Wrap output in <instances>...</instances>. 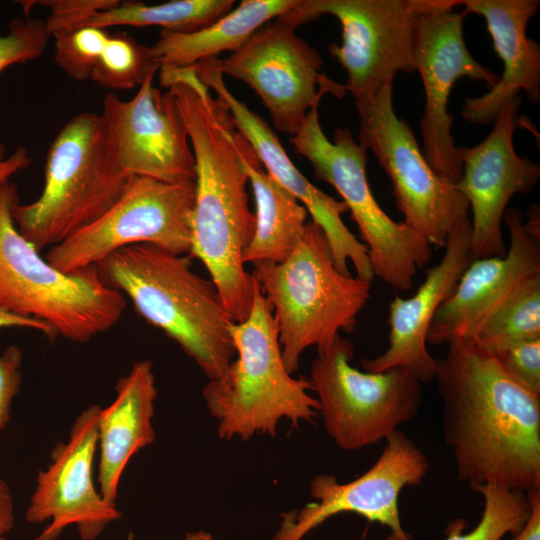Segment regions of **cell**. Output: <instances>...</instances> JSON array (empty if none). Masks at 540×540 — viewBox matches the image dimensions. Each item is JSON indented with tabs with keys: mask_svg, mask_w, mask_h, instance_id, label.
Instances as JSON below:
<instances>
[{
	"mask_svg": "<svg viewBox=\"0 0 540 540\" xmlns=\"http://www.w3.org/2000/svg\"><path fill=\"white\" fill-rule=\"evenodd\" d=\"M447 346L434 380L458 479L472 490L487 484L540 490V393L473 339Z\"/></svg>",
	"mask_w": 540,
	"mask_h": 540,
	"instance_id": "6da1fadb",
	"label": "cell"
},
{
	"mask_svg": "<svg viewBox=\"0 0 540 540\" xmlns=\"http://www.w3.org/2000/svg\"><path fill=\"white\" fill-rule=\"evenodd\" d=\"M184 119L195 158V202L190 258L208 270L236 323L248 317L254 278L242 256L255 227L246 192L245 154L250 147L227 104L213 98L192 67L181 68L168 87Z\"/></svg>",
	"mask_w": 540,
	"mask_h": 540,
	"instance_id": "7a4b0ae2",
	"label": "cell"
},
{
	"mask_svg": "<svg viewBox=\"0 0 540 540\" xmlns=\"http://www.w3.org/2000/svg\"><path fill=\"white\" fill-rule=\"evenodd\" d=\"M101 280L126 295L149 324L174 340L203 374L224 375L235 355L236 323L212 280L192 269L189 255L151 244L119 249L96 265Z\"/></svg>",
	"mask_w": 540,
	"mask_h": 540,
	"instance_id": "3957f363",
	"label": "cell"
},
{
	"mask_svg": "<svg viewBox=\"0 0 540 540\" xmlns=\"http://www.w3.org/2000/svg\"><path fill=\"white\" fill-rule=\"evenodd\" d=\"M253 276V275H252ZM254 278L251 311L230 328L237 359L209 380L203 398L223 440L275 437L278 425L314 423L320 414L309 380L294 378L284 364L273 310Z\"/></svg>",
	"mask_w": 540,
	"mask_h": 540,
	"instance_id": "277c9868",
	"label": "cell"
},
{
	"mask_svg": "<svg viewBox=\"0 0 540 540\" xmlns=\"http://www.w3.org/2000/svg\"><path fill=\"white\" fill-rule=\"evenodd\" d=\"M252 265V275L272 307L290 374L298 370L307 348H325L340 332H352L370 298L371 281L337 269L324 232L312 220L286 260Z\"/></svg>",
	"mask_w": 540,
	"mask_h": 540,
	"instance_id": "5b68a950",
	"label": "cell"
},
{
	"mask_svg": "<svg viewBox=\"0 0 540 540\" xmlns=\"http://www.w3.org/2000/svg\"><path fill=\"white\" fill-rule=\"evenodd\" d=\"M16 184L0 185V308L40 320L56 335L86 343L122 317L124 294L107 286L96 266L63 273L42 258L17 230L12 216Z\"/></svg>",
	"mask_w": 540,
	"mask_h": 540,
	"instance_id": "8992f818",
	"label": "cell"
},
{
	"mask_svg": "<svg viewBox=\"0 0 540 540\" xmlns=\"http://www.w3.org/2000/svg\"><path fill=\"white\" fill-rule=\"evenodd\" d=\"M129 179L110 152L101 115L78 113L49 146L39 197L13 207L15 226L38 251L55 246L101 217Z\"/></svg>",
	"mask_w": 540,
	"mask_h": 540,
	"instance_id": "52a82bcc",
	"label": "cell"
},
{
	"mask_svg": "<svg viewBox=\"0 0 540 540\" xmlns=\"http://www.w3.org/2000/svg\"><path fill=\"white\" fill-rule=\"evenodd\" d=\"M318 107L319 103L311 107L290 142L309 161L315 177L329 183L342 197L367 248L374 277L406 291L417 271L430 260L432 246L380 207L366 176L367 150L346 128H337L329 140L320 125Z\"/></svg>",
	"mask_w": 540,
	"mask_h": 540,
	"instance_id": "ba28073f",
	"label": "cell"
},
{
	"mask_svg": "<svg viewBox=\"0 0 540 540\" xmlns=\"http://www.w3.org/2000/svg\"><path fill=\"white\" fill-rule=\"evenodd\" d=\"M353 356V344L340 335L317 350L310 369L326 432L344 451L386 440L422 404V383L408 370L361 371L352 366Z\"/></svg>",
	"mask_w": 540,
	"mask_h": 540,
	"instance_id": "9c48e42d",
	"label": "cell"
},
{
	"mask_svg": "<svg viewBox=\"0 0 540 540\" xmlns=\"http://www.w3.org/2000/svg\"><path fill=\"white\" fill-rule=\"evenodd\" d=\"M447 0H299L282 14L298 27L321 15L341 25V43L330 55L347 73L344 85L355 102L393 83L398 72H414L413 46L419 16Z\"/></svg>",
	"mask_w": 540,
	"mask_h": 540,
	"instance_id": "30bf717a",
	"label": "cell"
},
{
	"mask_svg": "<svg viewBox=\"0 0 540 540\" xmlns=\"http://www.w3.org/2000/svg\"><path fill=\"white\" fill-rule=\"evenodd\" d=\"M359 144L372 151L393 186L404 221L436 248L469 218V204L455 183L437 174L425 159L407 122L393 106V83L355 102Z\"/></svg>",
	"mask_w": 540,
	"mask_h": 540,
	"instance_id": "8fae6325",
	"label": "cell"
},
{
	"mask_svg": "<svg viewBox=\"0 0 540 540\" xmlns=\"http://www.w3.org/2000/svg\"><path fill=\"white\" fill-rule=\"evenodd\" d=\"M194 202L195 181L130 177L121 196L101 217L50 247L45 259L59 271L72 273L96 266L134 244L189 255Z\"/></svg>",
	"mask_w": 540,
	"mask_h": 540,
	"instance_id": "7c38bea8",
	"label": "cell"
},
{
	"mask_svg": "<svg viewBox=\"0 0 540 540\" xmlns=\"http://www.w3.org/2000/svg\"><path fill=\"white\" fill-rule=\"evenodd\" d=\"M296 26L281 15L255 31L216 65L223 75L251 87L268 111L274 128L291 136L321 97L345 93V87L320 73L319 52L295 33Z\"/></svg>",
	"mask_w": 540,
	"mask_h": 540,
	"instance_id": "4fadbf2b",
	"label": "cell"
},
{
	"mask_svg": "<svg viewBox=\"0 0 540 540\" xmlns=\"http://www.w3.org/2000/svg\"><path fill=\"white\" fill-rule=\"evenodd\" d=\"M385 441L376 462L356 479L340 483L332 474L315 476L309 486L314 502L281 514L280 527L272 540H302L328 518L347 512L387 527L389 534L385 540H413L401 523L399 496L404 488L422 483L429 462L415 442L399 429Z\"/></svg>",
	"mask_w": 540,
	"mask_h": 540,
	"instance_id": "5bb4252c",
	"label": "cell"
},
{
	"mask_svg": "<svg viewBox=\"0 0 540 540\" xmlns=\"http://www.w3.org/2000/svg\"><path fill=\"white\" fill-rule=\"evenodd\" d=\"M460 0H447L438 8L421 14L417 20L413 62L425 93L420 121L422 153L440 176L456 183L462 165L451 134L453 115L448 112L451 89L460 78L482 81L492 88L499 75L477 62L470 54L463 35L464 11H454Z\"/></svg>",
	"mask_w": 540,
	"mask_h": 540,
	"instance_id": "9a60e30c",
	"label": "cell"
},
{
	"mask_svg": "<svg viewBox=\"0 0 540 540\" xmlns=\"http://www.w3.org/2000/svg\"><path fill=\"white\" fill-rule=\"evenodd\" d=\"M153 71L135 96L107 93L100 113L110 152L128 176L195 181V158L176 100L153 86Z\"/></svg>",
	"mask_w": 540,
	"mask_h": 540,
	"instance_id": "2e32d148",
	"label": "cell"
},
{
	"mask_svg": "<svg viewBox=\"0 0 540 540\" xmlns=\"http://www.w3.org/2000/svg\"><path fill=\"white\" fill-rule=\"evenodd\" d=\"M539 220L529 215L524 222L518 209L505 211L503 221L509 232L505 256L472 260L434 316L427 343L474 339L508 302L540 282Z\"/></svg>",
	"mask_w": 540,
	"mask_h": 540,
	"instance_id": "e0dca14e",
	"label": "cell"
},
{
	"mask_svg": "<svg viewBox=\"0 0 540 540\" xmlns=\"http://www.w3.org/2000/svg\"><path fill=\"white\" fill-rule=\"evenodd\" d=\"M522 98L507 101L489 135L472 147H458L462 174L455 183L472 211L470 251L473 260L503 257L502 233L506 206L517 193H528L540 177V165L514 148Z\"/></svg>",
	"mask_w": 540,
	"mask_h": 540,
	"instance_id": "ac0fdd59",
	"label": "cell"
},
{
	"mask_svg": "<svg viewBox=\"0 0 540 540\" xmlns=\"http://www.w3.org/2000/svg\"><path fill=\"white\" fill-rule=\"evenodd\" d=\"M100 411L99 405L83 410L72 425L68 441L56 444L47 469L38 472L25 519L49 524L34 540H56L72 525L82 540H95L121 518L117 506L108 503L93 482Z\"/></svg>",
	"mask_w": 540,
	"mask_h": 540,
	"instance_id": "d6986e66",
	"label": "cell"
},
{
	"mask_svg": "<svg viewBox=\"0 0 540 540\" xmlns=\"http://www.w3.org/2000/svg\"><path fill=\"white\" fill-rule=\"evenodd\" d=\"M192 67L198 79L227 104L235 126L247 139L265 171L307 209L311 220L322 229L337 269L351 274L350 261L358 278L372 281L374 274L367 248L342 220V214L348 212L345 203L321 191L298 170L269 124L228 89L215 58Z\"/></svg>",
	"mask_w": 540,
	"mask_h": 540,
	"instance_id": "ffe728a7",
	"label": "cell"
},
{
	"mask_svg": "<svg viewBox=\"0 0 540 540\" xmlns=\"http://www.w3.org/2000/svg\"><path fill=\"white\" fill-rule=\"evenodd\" d=\"M471 222L466 218L450 233L445 252L414 295L395 296L389 304L388 347L379 356L363 358L367 372L392 368L408 370L421 383L434 381L437 359L428 351L427 337L434 316L453 293L460 277L472 262L470 251Z\"/></svg>",
	"mask_w": 540,
	"mask_h": 540,
	"instance_id": "44dd1931",
	"label": "cell"
},
{
	"mask_svg": "<svg viewBox=\"0 0 540 540\" xmlns=\"http://www.w3.org/2000/svg\"><path fill=\"white\" fill-rule=\"evenodd\" d=\"M467 14L482 16L492 38L503 73L487 93L465 98L464 120L486 125L494 122L503 105L524 92L534 104L540 102V46L527 36L530 19L540 6L538 0H460Z\"/></svg>",
	"mask_w": 540,
	"mask_h": 540,
	"instance_id": "7402d4cb",
	"label": "cell"
},
{
	"mask_svg": "<svg viewBox=\"0 0 540 540\" xmlns=\"http://www.w3.org/2000/svg\"><path fill=\"white\" fill-rule=\"evenodd\" d=\"M116 396L101 408L98 423L99 492L116 505L121 476L130 459L156 440L152 425L157 398L153 365L149 360L134 363L115 387Z\"/></svg>",
	"mask_w": 540,
	"mask_h": 540,
	"instance_id": "603a6c76",
	"label": "cell"
},
{
	"mask_svg": "<svg viewBox=\"0 0 540 540\" xmlns=\"http://www.w3.org/2000/svg\"><path fill=\"white\" fill-rule=\"evenodd\" d=\"M299 0H244L237 8L210 25L190 33L161 30L150 47L153 62L160 68L191 67L238 50L260 27L296 7Z\"/></svg>",
	"mask_w": 540,
	"mask_h": 540,
	"instance_id": "cb8c5ba5",
	"label": "cell"
},
{
	"mask_svg": "<svg viewBox=\"0 0 540 540\" xmlns=\"http://www.w3.org/2000/svg\"><path fill=\"white\" fill-rule=\"evenodd\" d=\"M245 166L256 210L254 233L243 252V262L281 263L303 236L307 209L262 168L251 145L245 154Z\"/></svg>",
	"mask_w": 540,
	"mask_h": 540,
	"instance_id": "d4e9b609",
	"label": "cell"
},
{
	"mask_svg": "<svg viewBox=\"0 0 540 540\" xmlns=\"http://www.w3.org/2000/svg\"><path fill=\"white\" fill-rule=\"evenodd\" d=\"M234 0H173L161 4L119 1L108 10L91 16L83 26H159L172 33L200 30L232 10ZM82 26V27H83Z\"/></svg>",
	"mask_w": 540,
	"mask_h": 540,
	"instance_id": "484cf974",
	"label": "cell"
},
{
	"mask_svg": "<svg viewBox=\"0 0 540 540\" xmlns=\"http://www.w3.org/2000/svg\"><path fill=\"white\" fill-rule=\"evenodd\" d=\"M474 491L484 502L479 523L471 531L463 532L465 521L456 519L448 525L445 540H501L521 530L531 508L528 493L493 484L479 486Z\"/></svg>",
	"mask_w": 540,
	"mask_h": 540,
	"instance_id": "4316f807",
	"label": "cell"
},
{
	"mask_svg": "<svg viewBox=\"0 0 540 540\" xmlns=\"http://www.w3.org/2000/svg\"><path fill=\"white\" fill-rule=\"evenodd\" d=\"M540 339V282L508 302L473 339L490 353L523 341Z\"/></svg>",
	"mask_w": 540,
	"mask_h": 540,
	"instance_id": "83f0119b",
	"label": "cell"
},
{
	"mask_svg": "<svg viewBox=\"0 0 540 540\" xmlns=\"http://www.w3.org/2000/svg\"><path fill=\"white\" fill-rule=\"evenodd\" d=\"M159 67L153 62L150 47L124 31L110 34L90 79L109 89H131Z\"/></svg>",
	"mask_w": 540,
	"mask_h": 540,
	"instance_id": "f1b7e54d",
	"label": "cell"
},
{
	"mask_svg": "<svg viewBox=\"0 0 540 540\" xmlns=\"http://www.w3.org/2000/svg\"><path fill=\"white\" fill-rule=\"evenodd\" d=\"M52 36L55 40L56 64L69 77L84 81L90 79L110 34L103 28L83 26L57 32Z\"/></svg>",
	"mask_w": 540,
	"mask_h": 540,
	"instance_id": "f546056e",
	"label": "cell"
},
{
	"mask_svg": "<svg viewBox=\"0 0 540 540\" xmlns=\"http://www.w3.org/2000/svg\"><path fill=\"white\" fill-rule=\"evenodd\" d=\"M50 37L43 19H12L7 34L0 35V74L13 64L42 56Z\"/></svg>",
	"mask_w": 540,
	"mask_h": 540,
	"instance_id": "4dcf8cb0",
	"label": "cell"
},
{
	"mask_svg": "<svg viewBox=\"0 0 540 540\" xmlns=\"http://www.w3.org/2000/svg\"><path fill=\"white\" fill-rule=\"evenodd\" d=\"M50 9L45 20L51 34L80 28L95 13L115 7L118 0H45L36 1Z\"/></svg>",
	"mask_w": 540,
	"mask_h": 540,
	"instance_id": "1f68e13d",
	"label": "cell"
},
{
	"mask_svg": "<svg viewBox=\"0 0 540 540\" xmlns=\"http://www.w3.org/2000/svg\"><path fill=\"white\" fill-rule=\"evenodd\" d=\"M492 354L509 374L540 393V339L516 343Z\"/></svg>",
	"mask_w": 540,
	"mask_h": 540,
	"instance_id": "d6a6232c",
	"label": "cell"
},
{
	"mask_svg": "<svg viewBox=\"0 0 540 540\" xmlns=\"http://www.w3.org/2000/svg\"><path fill=\"white\" fill-rule=\"evenodd\" d=\"M22 351L14 345L0 354V432L10 419L12 402L20 391Z\"/></svg>",
	"mask_w": 540,
	"mask_h": 540,
	"instance_id": "836d02e7",
	"label": "cell"
},
{
	"mask_svg": "<svg viewBox=\"0 0 540 540\" xmlns=\"http://www.w3.org/2000/svg\"><path fill=\"white\" fill-rule=\"evenodd\" d=\"M31 163L32 157L27 148L20 146L8 155L5 145L0 140V185L29 167Z\"/></svg>",
	"mask_w": 540,
	"mask_h": 540,
	"instance_id": "e575fe53",
	"label": "cell"
},
{
	"mask_svg": "<svg viewBox=\"0 0 540 540\" xmlns=\"http://www.w3.org/2000/svg\"><path fill=\"white\" fill-rule=\"evenodd\" d=\"M528 494L531 502L529 517L513 540H540V490Z\"/></svg>",
	"mask_w": 540,
	"mask_h": 540,
	"instance_id": "d590c367",
	"label": "cell"
},
{
	"mask_svg": "<svg viewBox=\"0 0 540 540\" xmlns=\"http://www.w3.org/2000/svg\"><path fill=\"white\" fill-rule=\"evenodd\" d=\"M7 327L30 328L41 331L50 337L55 336L53 329L46 323L33 318L18 316L0 308V329Z\"/></svg>",
	"mask_w": 540,
	"mask_h": 540,
	"instance_id": "8d00e7d4",
	"label": "cell"
},
{
	"mask_svg": "<svg viewBox=\"0 0 540 540\" xmlns=\"http://www.w3.org/2000/svg\"><path fill=\"white\" fill-rule=\"evenodd\" d=\"M15 521L14 502L8 485L0 479V536H6Z\"/></svg>",
	"mask_w": 540,
	"mask_h": 540,
	"instance_id": "74e56055",
	"label": "cell"
},
{
	"mask_svg": "<svg viewBox=\"0 0 540 540\" xmlns=\"http://www.w3.org/2000/svg\"><path fill=\"white\" fill-rule=\"evenodd\" d=\"M184 540H214L213 536L204 530L186 534Z\"/></svg>",
	"mask_w": 540,
	"mask_h": 540,
	"instance_id": "f35d334b",
	"label": "cell"
},
{
	"mask_svg": "<svg viewBox=\"0 0 540 540\" xmlns=\"http://www.w3.org/2000/svg\"><path fill=\"white\" fill-rule=\"evenodd\" d=\"M126 540H134V535L132 533H129Z\"/></svg>",
	"mask_w": 540,
	"mask_h": 540,
	"instance_id": "ab89813d",
	"label": "cell"
},
{
	"mask_svg": "<svg viewBox=\"0 0 540 540\" xmlns=\"http://www.w3.org/2000/svg\"><path fill=\"white\" fill-rule=\"evenodd\" d=\"M0 540H7L6 536H0Z\"/></svg>",
	"mask_w": 540,
	"mask_h": 540,
	"instance_id": "60d3db41",
	"label": "cell"
}]
</instances>
